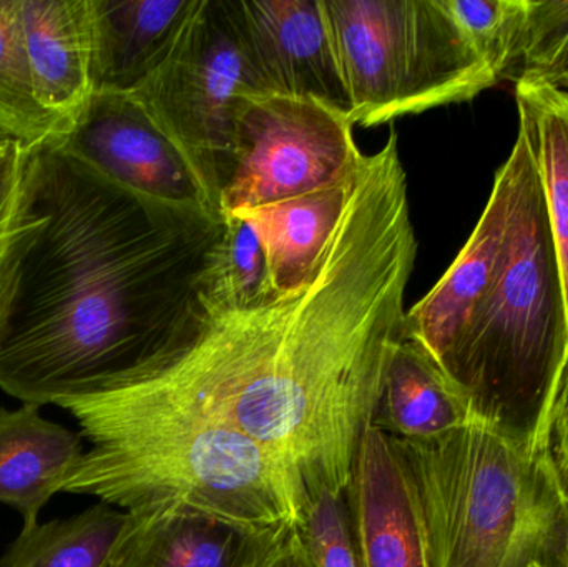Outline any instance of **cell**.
Here are the masks:
<instances>
[{
  "mask_svg": "<svg viewBox=\"0 0 568 567\" xmlns=\"http://www.w3.org/2000/svg\"><path fill=\"white\" fill-rule=\"evenodd\" d=\"M542 449L568 499V363L547 416Z\"/></svg>",
  "mask_w": 568,
  "mask_h": 567,
  "instance_id": "d4e9b609",
  "label": "cell"
},
{
  "mask_svg": "<svg viewBox=\"0 0 568 567\" xmlns=\"http://www.w3.org/2000/svg\"><path fill=\"white\" fill-rule=\"evenodd\" d=\"M393 442L419 503L430 567H568V499L544 449L474 422L426 442Z\"/></svg>",
  "mask_w": 568,
  "mask_h": 567,
  "instance_id": "5b68a950",
  "label": "cell"
},
{
  "mask_svg": "<svg viewBox=\"0 0 568 567\" xmlns=\"http://www.w3.org/2000/svg\"><path fill=\"white\" fill-rule=\"evenodd\" d=\"M33 90L63 133L92 97L90 0H20Z\"/></svg>",
  "mask_w": 568,
  "mask_h": 567,
  "instance_id": "5bb4252c",
  "label": "cell"
},
{
  "mask_svg": "<svg viewBox=\"0 0 568 567\" xmlns=\"http://www.w3.org/2000/svg\"><path fill=\"white\" fill-rule=\"evenodd\" d=\"M17 140H13L12 136L7 135V133L0 132V146L10 145V143H16Z\"/></svg>",
  "mask_w": 568,
  "mask_h": 567,
  "instance_id": "f1b7e54d",
  "label": "cell"
},
{
  "mask_svg": "<svg viewBox=\"0 0 568 567\" xmlns=\"http://www.w3.org/2000/svg\"><path fill=\"white\" fill-rule=\"evenodd\" d=\"M223 230L225 216L130 192L55 140L23 146L0 262V389L42 408L185 346Z\"/></svg>",
  "mask_w": 568,
  "mask_h": 567,
  "instance_id": "7a4b0ae2",
  "label": "cell"
},
{
  "mask_svg": "<svg viewBox=\"0 0 568 567\" xmlns=\"http://www.w3.org/2000/svg\"><path fill=\"white\" fill-rule=\"evenodd\" d=\"M353 179L276 205L236 212L248 215L262 232L276 296L303 286L316 269L343 219Z\"/></svg>",
  "mask_w": 568,
  "mask_h": 567,
  "instance_id": "2e32d148",
  "label": "cell"
},
{
  "mask_svg": "<svg viewBox=\"0 0 568 567\" xmlns=\"http://www.w3.org/2000/svg\"><path fill=\"white\" fill-rule=\"evenodd\" d=\"M470 422L542 449L568 363V315L546 193L524 129L466 246L406 312Z\"/></svg>",
  "mask_w": 568,
  "mask_h": 567,
  "instance_id": "3957f363",
  "label": "cell"
},
{
  "mask_svg": "<svg viewBox=\"0 0 568 567\" xmlns=\"http://www.w3.org/2000/svg\"><path fill=\"white\" fill-rule=\"evenodd\" d=\"M463 402L417 343L397 345L373 425L400 442H426L469 423Z\"/></svg>",
  "mask_w": 568,
  "mask_h": 567,
  "instance_id": "e0dca14e",
  "label": "cell"
},
{
  "mask_svg": "<svg viewBox=\"0 0 568 567\" xmlns=\"http://www.w3.org/2000/svg\"><path fill=\"white\" fill-rule=\"evenodd\" d=\"M243 45L268 93L351 112L321 0H233Z\"/></svg>",
  "mask_w": 568,
  "mask_h": 567,
  "instance_id": "30bf717a",
  "label": "cell"
},
{
  "mask_svg": "<svg viewBox=\"0 0 568 567\" xmlns=\"http://www.w3.org/2000/svg\"><path fill=\"white\" fill-rule=\"evenodd\" d=\"M263 567H316L306 541H304L301 526L287 529L272 558Z\"/></svg>",
  "mask_w": 568,
  "mask_h": 567,
  "instance_id": "4316f807",
  "label": "cell"
},
{
  "mask_svg": "<svg viewBox=\"0 0 568 567\" xmlns=\"http://www.w3.org/2000/svg\"><path fill=\"white\" fill-rule=\"evenodd\" d=\"M510 80L568 92V0H527L523 50Z\"/></svg>",
  "mask_w": 568,
  "mask_h": 567,
  "instance_id": "603a6c76",
  "label": "cell"
},
{
  "mask_svg": "<svg viewBox=\"0 0 568 567\" xmlns=\"http://www.w3.org/2000/svg\"><path fill=\"white\" fill-rule=\"evenodd\" d=\"M55 142L130 192L222 215L182 146L130 93L93 92L69 132Z\"/></svg>",
  "mask_w": 568,
  "mask_h": 567,
  "instance_id": "9c48e42d",
  "label": "cell"
},
{
  "mask_svg": "<svg viewBox=\"0 0 568 567\" xmlns=\"http://www.w3.org/2000/svg\"><path fill=\"white\" fill-rule=\"evenodd\" d=\"M222 240L203 275L202 302L213 310H248L275 298L258 225L245 213H226Z\"/></svg>",
  "mask_w": 568,
  "mask_h": 567,
  "instance_id": "ffe728a7",
  "label": "cell"
},
{
  "mask_svg": "<svg viewBox=\"0 0 568 567\" xmlns=\"http://www.w3.org/2000/svg\"><path fill=\"white\" fill-rule=\"evenodd\" d=\"M256 93L268 92L243 45L233 0H200L172 55L130 95L182 146L220 210L240 112Z\"/></svg>",
  "mask_w": 568,
  "mask_h": 567,
  "instance_id": "52a82bcc",
  "label": "cell"
},
{
  "mask_svg": "<svg viewBox=\"0 0 568 567\" xmlns=\"http://www.w3.org/2000/svg\"><path fill=\"white\" fill-rule=\"evenodd\" d=\"M364 156L347 113L282 93L246 97L220 212L263 209L347 182Z\"/></svg>",
  "mask_w": 568,
  "mask_h": 567,
  "instance_id": "ba28073f",
  "label": "cell"
},
{
  "mask_svg": "<svg viewBox=\"0 0 568 567\" xmlns=\"http://www.w3.org/2000/svg\"><path fill=\"white\" fill-rule=\"evenodd\" d=\"M16 143H10V145L6 146H0V166H2V163L6 162L7 156H9L10 150H12V146L16 145Z\"/></svg>",
  "mask_w": 568,
  "mask_h": 567,
  "instance_id": "83f0119b",
  "label": "cell"
},
{
  "mask_svg": "<svg viewBox=\"0 0 568 567\" xmlns=\"http://www.w3.org/2000/svg\"><path fill=\"white\" fill-rule=\"evenodd\" d=\"M520 129L539 165L559 256L568 315V92L540 83H517Z\"/></svg>",
  "mask_w": 568,
  "mask_h": 567,
  "instance_id": "ac0fdd59",
  "label": "cell"
},
{
  "mask_svg": "<svg viewBox=\"0 0 568 567\" xmlns=\"http://www.w3.org/2000/svg\"><path fill=\"white\" fill-rule=\"evenodd\" d=\"M0 132L26 149L62 136L59 123L42 109L33 90L20 0H0Z\"/></svg>",
  "mask_w": 568,
  "mask_h": 567,
  "instance_id": "44dd1931",
  "label": "cell"
},
{
  "mask_svg": "<svg viewBox=\"0 0 568 567\" xmlns=\"http://www.w3.org/2000/svg\"><path fill=\"white\" fill-rule=\"evenodd\" d=\"M23 145L16 143L6 162L0 166V262L6 252L10 223L19 202L22 185Z\"/></svg>",
  "mask_w": 568,
  "mask_h": 567,
  "instance_id": "484cf974",
  "label": "cell"
},
{
  "mask_svg": "<svg viewBox=\"0 0 568 567\" xmlns=\"http://www.w3.org/2000/svg\"><path fill=\"white\" fill-rule=\"evenodd\" d=\"M357 567H430L419 503L393 438L369 426L346 489Z\"/></svg>",
  "mask_w": 568,
  "mask_h": 567,
  "instance_id": "8fae6325",
  "label": "cell"
},
{
  "mask_svg": "<svg viewBox=\"0 0 568 567\" xmlns=\"http://www.w3.org/2000/svg\"><path fill=\"white\" fill-rule=\"evenodd\" d=\"M354 125L374 126L496 85L447 0H321Z\"/></svg>",
  "mask_w": 568,
  "mask_h": 567,
  "instance_id": "8992f818",
  "label": "cell"
},
{
  "mask_svg": "<svg viewBox=\"0 0 568 567\" xmlns=\"http://www.w3.org/2000/svg\"><path fill=\"white\" fill-rule=\"evenodd\" d=\"M105 567H263L286 535L182 508L126 513Z\"/></svg>",
  "mask_w": 568,
  "mask_h": 567,
  "instance_id": "7c38bea8",
  "label": "cell"
},
{
  "mask_svg": "<svg viewBox=\"0 0 568 567\" xmlns=\"http://www.w3.org/2000/svg\"><path fill=\"white\" fill-rule=\"evenodd\" d=\"M126 516L99 502L70 518L22 529L0 567H105Z\"/></svg>",
  "mask_w": 568,
  "mask_h": 567,
  "instance_id": "d6986e66",
  "label": "cell"
},
{
  "mask_svg": "<svg viewBox=\"0 0 568 567\" xmlns=\"http://www.w3.org/2000/svg\"><path fill=\"white\" fill-rule=\"evenodd\" d=\"M497 82L513 79L523 50L527 0H447Z\"/></svg>",
  "mask_w": 568,
  "mask_h": 567,
  "instance_id": "7402d4cb",
  "label": "cell"
},
{
  "mask_svg": "<svg viewBox=\"0 0 568 567\" xmlns=\"http://www.w3.org/2000/svg\"><path fill=\"white\" fill-rule=\"evenodd\" d=\"M416 256L390 132L364 156L343 219L303 286L255 308H206L185 346L72 398L172 409L235 429L282 466L310 505L323 492L346 495L387 366L406 338Z\"/></svg>",
  "mask_w": 568,
  "mask_h": 567,
  "instance_id": "6da1fadb",
  "label": "cell"
},
{
  "mask_svg": "<svg viewBox=\"0 0 568 567\" xmlns=\"http://www.w3.org/2000/svg\"><path fill=\"white\" fill-rule=\"evenodd\" d=\"M200 0H90L93 92L133 93L172 55Z\"/></svg>",
  "mask_w": 568,
  "mask_h": 567,
  "instance_id": "4fadbf2b",
  "label": "cell"
},
{
  "mask_svg": "<svg viewBox=\"0 0 568 567\" xmlns=\"http://www.w3.org/2000/svg\"><path fill=\"white\" fill-rule=\"evenodd\" d=\"M530 567H544V566H540V565H534V566H530Z\"/></svg>",
  "mask_w": 568,
  "mask_h": 567,
  "instance_id": "f546056e",
  "label": "cell"
},
{
  "mask_svg": "<svg viewBox=\"0 0 568 567\" xmlns=\"http://www.w3.org/2000/svg\"><path fill=\"white\" fill-rule=\"evenodd\" d=\"M83 453L80 433L43 418L40 406L0 408V503L22 516V529L39 525Z\"/></svg>",
  "mask_w": 568,
  "mask_h": 567,
  "instance_id": "9a60e30c",
  "label": "cell"
},
{
  "mask_svg": "<svg viewBox=\"0 0 568 567\" xmlns=\"http://www.w3.org/2000/svg\"><path fill=\"white\" fill-rule=\"evenodd\" d=\"M90 445L60 493L125 513L182 508L256 528L303 526L310 499L255 442L185 413L80 399L55 405Z\"/></svg>",
  "mask_w": 568,
  "mask_h": 567,
  "instance_id": "277c9868",
  "label": "cell"
},
{
  "mask_svg": "<svg viewBox=\"0 0 568 567\" xmlns=\"http://www.w3.org/2000/svg\"><path fill=\"white\" fill-rule=\"evenodd\" d=\"M301 531L316 567H357L346 496L317 495Z\"/></svg>",
  "mask_w": 568,
  "mask_h": 567,
  "instance_id": "cb8c5ba5",
  "label": "cell"
}]
</instances>
